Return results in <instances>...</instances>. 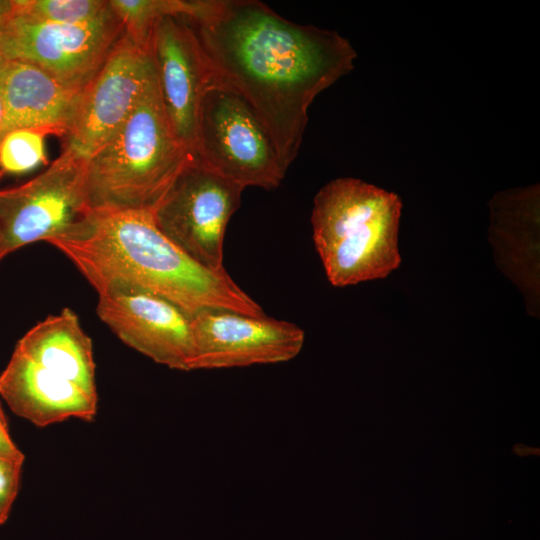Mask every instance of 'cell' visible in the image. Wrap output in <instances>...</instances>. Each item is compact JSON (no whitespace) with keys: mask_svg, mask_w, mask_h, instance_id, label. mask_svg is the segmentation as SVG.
I'll list each match as a JSON object with an SVG mask.
<instances>
[{"mask_svg":"<svg viewBox=\"0 0 540 540\" xmlns=\"http://www.w3.org/2000/svg\"><path fill=\"white\" fill-rule=\"evenodd\" d=\"M186 18L215 81L252 107L287 170L309 106L353 69L352 45L336 31L291 22L257 0H202Z\"/></svg>","mask_w":540,"mask_h":540,"instance_id":"6da1fadb","label":"cell"},{"mask_svg":"<svg viewBox=\"0 0 540 540\" xmlns=\"http://www.w3.org/2000/svg\"><path fill=\"white\" fill-rule=\"evenodd\" d=\"M46 243L65 255L97 294L134 288L160 296L189 317L207 308L264 315L224 270H210L184 253L144 210H90Z\"/></svg>","mask_w":540,"mask_h":540,"instance_id":"7a4b0ae2","label":"cell"},{"mask_svg":"<svg viewBox=\"0 0 540 540\" xmlns=\"http://www.w3.org/2000/svg\"><path fill=\"white\" fill-rule=\"evenodd\" d=\"M194 160L171 127L155 73L125 123L86 159L89 209L153 212Z\"/></svg>","mask_w":540,"mask_h":540,"instance_id":"3957f363","label":"cell"},{"mask_svg":"<svg viewBox=\"0 0 540 540\" xmlns=\"http://www.w3.org/2000/svg\"><path fill=\"white\" fill-rule=\"evenodd\" d=\"M401 208L395 193L359 179H335L319 190L313 240L333 286L385 278L398 268Z\"/></svg>","mask_w":540,"mask_h":540,"instance_id":"277c9868","label":"cell"},{"mask_svg":"<svg viewBox=\"0 0 540 540\" xmlns=\"http://www.w3.org/2000/svg\"><path fill=\"white\" fill-rule=\"evenodd\" d=\"M0 396L39 427L69 418L92 421L98 400L93 352L67 332L32 328L0 375Z\"/></svg>","mask_w":540,"mask_h":540,"instance_id":"5b68a950","label":"cell"},{"mask_svg":"<svg viewBox=\"0 0 540 540\" xmlns=\"http://www.w3.org/2000/svg\"><path fill=\"white\" fill-rule=\"evenodd\" d=\"M196 155L199 162L244 189H275L287 171L256 112L237 92L216 81L200 106Z\"/></svg>","mask_w":540,"mask_h":540,"instance_id":"8992f818","label":"cell"},{"mask_svg":"<svg viewBox=\"0 0 540 540\" xmlns=\"http://www.w3.org/2000/svg\"><path fill=\"white\" fill-rule=\"evenodd\" d=\"M125 35L110 7L98 18L76 24L41 22L14 10L7 0L2 19L5 61H23L83 91Z\"/></svg>","mask_w":540,"mask_h":540,"instance_id":"52a82bcc","label":"cell"},{"mask_svg":"<svg viewBox=\"0 0 540 540\" xmlns=\"http://www.w3.org/2000/svg\"><path fill=\"white\" fill-rule=\"evenodd\" d=\"M243 190L194 160L153 210L154 221L194 261L213 271L224 270L225 231L240 206Z\"/></svg>","mask_w":540,"mask_h":540,"instance_id":"ba28073f","label":"cell"},{"mask_svg":"<svg viewBox=\"0 0 540 540\" xmlns=\"http://www.w3.org/2000/svg\"><path fill=\"white\" fill-rule=\"evenodd\" d=\"M85 166L86 159L62 150L34 178L0 189V262L63 232L90 211Z\"/></svg>","mask_w":540,"mask_h":540,"instance_id":"9c48e42d","label":"cell"},{"mask_svg":"<svg viewBox=\"0 0 540 540\" xmlns=\"http://www.w3.org/2000/svg\"><path fill=\"white\" fill-rule=\"evenodd\" d=\"M154 76L149 50L125 33L82 91L63 150L89 158L125 123Z\"/></svg>","mask_w":540,"mask_h":540,"instance_id":"30bf717a","label":"cell"},{"mask_svg":"<svg viewBox=\"0 0 540 540\" xmlns=\"http://www.w3.org/2000/svg\"><path fill=\"white\" fill-rule=\"evenodd\" d=\"M193 358L190 370L275 364L294 359L305 333L294 323L226 308L190 316Z\"/></svg>","mask_w":540,"mask_h":540,"instance_id":"8fae6325","label":"cell"},{"mask_svg":"<svg viewBox=\"0 0 540 540\" xmlns=\"http://www.w3.org/2000/svg\"><path fill=\"white\" fill-rule=\"evenodd\" d=\"M149 52L171 127L197 159L200 106L215 79L187 18H161L152 31Z\"/></svg>","mask_w":540,"mask_h":540,"instance_id":"7c38bea8","label":"cell"},{"mask_svg":"<svg viewBox=\"0 0 540 540\" xmlns=\"http://www.w3.org/2000/svg\"><path fill=\"white\" fill-rule=\"evenodd\" d=\"M97 314L126 345L156 363L190 371V317L170 301L134 288L98 294Z\"/></svg>","mask_w":540,"mask_h":540,"instance_id":"4fadbf2b","label":"cell"},{"mask_svg":"<svg viewBox=\"0 0 540 540\" xmlns=\"http://www.w3.org/2000/svg\"><path fill=\"white\" fill-rule=\"evenodd\" d=\"M3 136L17 129H43L64 136L82 91L73 89L42 68L6 61L0 71Z\"/></svg>","mask_w":540,"mask_h":540,"instance_id":"5bb4252c","label":"cell"},{"mask_svg":"<svg viewBox=\"0 0 540 540\" xmlns=\"http://www.w3.org/2000/svg\"><path fill=\"white\" fill-rule=\"evenodd\" d=\"M113 12L124 26L126 35L149 50L152 31L165 16H193L200 0H109Z\"/></svg>","mask_w":540,"mask_h":540,"instance_id":"9a60e30c","label":"cell"},{"mask_svg":"<svg viewBox=\"0 0 540 540\" xmlns=\"http://www.w3.org/2000/svg\"><path fill=\"white\" fill-rule=\"evenodd\" d=\"M11 7L32 19L61 24L92 21L109 8V0H9Z\"/></svg>","mask_w":540,"mask_h":540,"instance_id":"2e32d148","label":"cell"},{"mask_svg":"<svg viewBox=\"0 0 540 540\" xmlns=\"http://www.w3.org/2000/svg\"><path fill=\"white\" fill-rule=\"evenodd\" d=\"M43 129H17L3 136L0 141L1 174L19 175L47 163Z\"/></svg>","mask_w":540,"mask_h":540,"instance_id":"e0dca14e","label":"cell"},{"mask_svg":"<svg viewBox=\"0 0 540 540\" xmlns=\"http://www.w3.org/2000/svg\"><path fill=\"white\" fill-rule=\"evenodd\" d=\"M22 463L0 458V525L9 517L17 496Z\"/></svg>","mask_w":540,"mask_h":540,"instance_id":"ac0fdd59","label":"cell"},{"mask_svg":"<svg viewBox=\"0 0 540 540\" xmlns=\"http://www.w3.org/2000/svg\"><path fill=\"white\" fill-rule=\"evenodd\" d=\"M0 458L14 462H24L25 456L9 435L7 424L0 408Z\"/></svg>","mask_w":540,"mask_h":540,"instance_id":"d6986e66","label":"cell"},{"mask_svg":"<svg viewBox=\"0 0 540 540\" xmlns=\"http://www.w3.org/2000/svg\"><path fill=\"white\" fill-rule=\"evenodd\" d=\"M7 0H0V71L5 64V59L2 51V19L6 10Z\"/></svg>","mask_w":540,"mask_h":540,"instance_id":"ffe728a7","label":"cell"},{"mask_svg":"<svg viewBox=\"0 0 540 540\" xmlns=\"http://www.w3.org/2000/svg\"><path fill=\"white\" fill-rule=\"evenodd\" d=\"M2 120H3V104H2L1 89H0V132H1Z\"/></svg>","mask_w":540,"mask_h":540,"instance_id":"44dd1931","label":"cell"}]
</instances>
